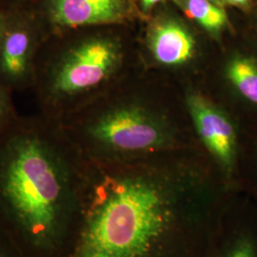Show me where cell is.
Here are the masks:
<instances>
[{
  "instance_id": "7a4b0ae2",
  "label": "cell",
  "mask_w": 257,
  "mask_h": 257,
  "mask_svg": "<svg viewBox=\"0 0 257 257\" xmlns=\"http://www.w3.org/2000/svg\"><path fill=\"white\" fill-rule=\"evenodd\" d=\"M83 173L55 126L7 122L0 130V228L22 256H63Z\"/></svg>"
},
{
  "instance_id": "8992f818",
  "label": "cell",
  "mask_w": 257,
  "mask_h": 257,
  "mask_svg": "<svg viewBox=\"0 0 257 257\" xmlns=\"http://www.w3.org/2000/svg\"><path fill=\"white\" fill-rule=\"evenodd\" d=\"M204 257H257V201L236 193L227 205Z\"/></svg>"
},
{
  "instance_id": "9c48e42d",
  "label": "cell",
  "mask_w": 257,
  "mask_h": 257,
  "mask_svg": "<svg viewBox=\"0 0 257 257\" xmlns=\"http://www.w3.org/2000/svg\"><path fill=\"white\" fill-rule=\"evenodd\" d=\"M150 46L160 63L179 65L192 57L194 40L185 28L168 21L154 29L150 38Z\"/></svg>"
},
{
  "instance_id": "4fadbf2b",
  "label": "cell",
  "mask_w": 257,
  "mask_h": 257,
  "mask_svg": "<svg viewBox=\"0 0 257 257\" xmlns=\"http://www.w3.org/2000/svg\"><path fill=\"white\" fill-rule=\"evenodd\" d=\"M7 96L0 85V130L7 123Z\"/></svg>"
},
{
  "instance_id": "6da1fadb",
  "label": "cell",
  "mask_w": 257,
  "mask_h": 257,
  "mask_svg": "<svg viewBox=\"0 0 257 257\" xmlns=\"http://www.w3.org/2000/svg\"><path fill=\"white\" fill-rule=\"evenodd\" d=\"M98 161L83 173L62 257H204L230 199L221 176L185 164Z\"/></svg>"
},
{
  "instance_id": "52a82bcc",
  "label": "cell",
  "mask_w": 257,
  "mask_h": 257,
  "mask_svg": "<svg viewBox=\"0 0 257 257\" xmlns=\"http://www.w3.org/2000/svg\"><path fill=\"white\" fill-rule=\"evenodd\" d=\"M124 0H53L52 22L58 27L74 28L109 24L125 17Z\"/></svg>"
},
{
  "instance_id": "2e32d148",
  "label": "cell",
  "mask_w": 257,
  "mask_h": 257,
  "mask_svg": "<svg viewBox=\"0 0 257 257\" xmlns=\"http://www.w3.org/2000/svg\"><path fill=\"white\" fill-rule=\"evenodd\" d=\"M3 35H4V30L2 29V25H1V23H0V46H1V43H2Z\"/></svg>"
},
{
  "instance_id": "e0dca14e",
  "label": "cell",
  "mask_w": 257,
  "mask_h": 257,
  "mask_svg": "<svg viewBox=\"0 0 257 257\" xmlns=\"http://www.w3.org/2000/svg\"><path fill=\"white\" fill-rule=\"evenodd\" d=\"M210 1H214V0H210Z\"/></svg>"
},
{
  "instance_id": "3957f363",
  "label": "cell",
  "mask_w": 257,
  "mask_h": 257,
  "mask_svg": "<svg viewBox=\"0 0 257 257\" xmlns=\"http://www.w3.org/2000/svg\"><path fill=\"white\" fill-rule=\"evenodd\" d=\"M87 137L98 161H128L171 152L177 142L156 120L136 108L103 113L89 125Z\"/></svg>"
},
{
  "instance_id": "5b68a950",
  "label": "cell",
  "mask_w": 257,
  "mask_h": 257,
  "mask_svg": "<svg viewBox=\"0 0 257 257\" xmlns=\"http://www.w3.org/2000/svg\"><path fill=\"white\" fill-rule=\"evenodd\" d=\"M188 105L198 138L218 173L230 189L242 192L239 170L243 134L239 126L199 95H190Z\"/></svg>"
},
{
  "instance_id": "8fae6325",
  "label": "cell",
  "mask_w": 257,
  "mask_h": 257,
  "mask_svg": "<svg viewBox=\"0 0 257 257\" xmlns=\"http://www.w3.org/2000/svg\"><path fill=\"white\" fill-rule=\"evenodd\" d=\"M187 10L193 19L209 31L219 32L228 24L224 10L213 5L210 0H188Z\"/></svg>"
},
{
  "instance_id": "9a60e30c",
  "label": "cell",
  "mask_w": 257,
  "mask_h": 257,
  "mask_svg": "<svg viewBox=\"0 0 257 257\" xmlns=\"http://www.w3.org/2000/svg\"><path fill=\"white\" fill-rule=\"evenodd\" d=\"M160 0H141V4H142V7L145 11L153 8L156 3H158Z\"/></svg>"
},
{
  "instance_id": "5bb4252c",
  "label": "cell",
  "mask_w": 257,
  "mask_h": 257,
  "mask_svg": "<svg viewBox=\"0 0 257 257\" xmlns=\"http://www.w3.org/2000/svg\"><path fill=\"white\" fill-rule=\"evenodd\" d=\"M231 5L248 12L252 7V0H226Z\"/></svg>"
},
{
  "instance_id": "ba28073f",
  "label": "cell",
  "mask_w": 257,
  "mask_h": 257,
  "mask_svg": "<svg viewBox=\"0 0 257 257\" xmlns=\"http://www.w3.org/2000/svg\"><path fill=\"white\" fill-rule=\"evenodd\" d=\"M37 42L27 29L4 31L0 46V82L21 86L31 79Z\"/></svg>"
},
{
  "instance_id": "277c9868",
  "label": "cell",
  "mask_w": 257,
  "mask_h": 257,
  "mask_svg": "<svg viewBox=\"0 0 257 257\" xmlns=\"http://www.w3.org/2000/svg\"><path fill=\"white\" fill-rule=\"evenodd\" d=\"M117 44L95 37L70 48L47 63L41 77L46 103L55 104L97 87L110 77L119 62Z\"/></svg>"
},
{
  "instance_id": "7c38bea8",
  "label": "cell",
  "mask_w": 257,
  "mask_h": 257,
  "mask_svg": "<svg viewBox=\"0 0 257 257\" xmlns=\"http://www.w3.org/2000/svg\"><path fill=\"white\" fill-rule=\"evenodd\" d=\"M0 257H23L7 234L0 228Z\"/></svg>"
},
{
  "instance_id": "30bf717a",
  "label": "cell",
  "mask_w": 257,
  "mask_h": 257,
  "mask_svg": "<svg viewBox=\"0 0 257 257\" xmlns=\"http://www.w3.org/2000/svg\"><path fill=\"white\" fill-rule=\"evenodd\" d=\"M239 175L242 192L257 201V135L243 136Z\"/></svg>"
}]
</instances>
